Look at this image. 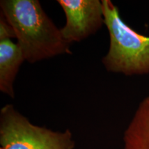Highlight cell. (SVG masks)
I'll return each mask as SVG.
<instances>
[{
  "label": "cell",
  "instance_id": "cell-1",
  "mask_svg": "<svg viewBox=\"0 0 149 149\" xmlns=\"http://www.w3.org/2000/svg\"><path fill=\"white\" fill-rule=\"evenodd\" d=\"M1 15L11 26L23 52L31 64L64 54H72L64 40L38 0H1Z\"/></svg>",
  "mask_w": 149,
  "mask_h": 149
},
{
  "label": "cell",
  "instance_id": "cell-2",
  "mask_svg": "<svg viewBox=\"0 0 149 149\" xmlns=\"http://www.w3.org/2000/svg\"><path fill=\"white\" fill-rule=\"evenodd\" d=\"M110 46L102 61L107 71L126 76L149 74V36L139 34L122 20L110 0H102Z\"/></svg>",
  "mask_w": 149,
  "mask_h": 149
},
{
  "label": "cell",
  "instance_id": "cell-3",
  "mask_svg": "<svg viewBox=\"0 0 149 149\" xmlns=\"http://www.w3.org/2000/svg\"><path fill=\"white\" fill-rule=\"evenodd\" d=\"M1 149H74L69 129L54 131L35 125L12 104L0 110Z\"/></svg>",
  "mask_w": 149,
  "mask_h": 149
},
{
  "label": "cell",
  "instance_id": "cell-4",
  "mask_svg": "<svg viewBox=\"0 0 149 149\" xmlns=\"http://www.w3.org/2000/svg\"><path fill=\"white\" fill-rule=\"evenodd\" d=\"M66 18L61 33L68 44L79 42L95 34L104 24L102 1L58 0Z\"/></svg>",
  "mask_w": 149,
  "mask_h": 149
},
{
  "label": "cell",
  "instance_id": "cell-5",
  "mask_svg": "<svg viewBox=\"0 0 149 149\" xmlns=\"http://www.w3.org/2000/svg\"><path fill=\"white\" fill-rule=\"evenodd\" d=\"M24 61L17 43L10 39L0 40V91L11 98L15 97L14 82Z\"/></svg>",
  "mask_w": 149,
  "mask_h": 149
},
{
  "label": "cell",
  "instance_id": "cell-6",
  "mask_svg": "<svg viewBox=\"0 0 149 149\" xmlns=\"http://www.w3.org/2000/svg\"><path fill=\"white\" fill-rule=\"evenodd\" d=\"M124 149H149V95L143 99L123 137Z\"/></svg>",
  "mask_w": 149,
  "mask_h": 149
},
{
  "label": "cell",
  "instance_id": "cell-7",
  "mask_svg": "<svg viewBox=\"0 0 149 149\" xmlns=\"http://www.w3.org/2000/svg\"><path fill=\"white\" fill-rule=\"evenodd\" d=\"M12 37H15V33L13 28L6 20L2 15H1L0 19V40L10 39Z\"/></svg>",
  "mask_w": 149,
  "mask_h": 149
}]
</instances>
